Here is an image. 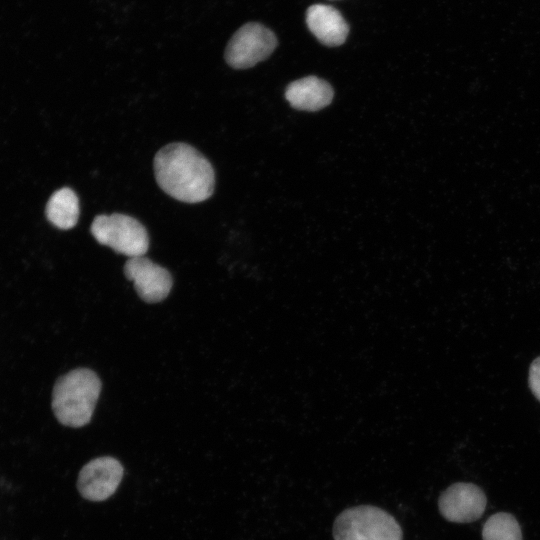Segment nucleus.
Segmentation results:
<instances>
[{"label": "nucleus", "mask_w": 540, "mask_h": 540, "mask_svg": "<svg viewBox=\"0 0 540 540\" xmlns=\"http://www.w3.org/2000/svg\"><path fill=\"white\" fill-rule=\"evenodd\" d=\"M276 46V36L269 28L249 22L233 34L225 48L224 58L234 69H247L265 60Z\"/></svg>", "instance_id": "39448f33"}, {"label": "nucleus", "mask_w": 540, "mask_h": 540, "mask_svg": "<svg viewBox=\"0 0 540 540\" xmlns=\"http://www.w3.org/2000/svg\"><path fill=\"white\" fill-rule=\"evenodd\" d=\"M528 383L531 392L540 401V356L530 365Z\"/></svg>", "instance_id": "ddd939ff"}, {"label": "nucleus", "mask_w": 540, "mask_h": 540, "mask_svg": "<svg viewBox=\"0 0 540 540\" xmlns=\"http://www.w3.org/2000/svg\"><path fill=\"white\" fill-rule=\"evenodd\" d=\"M334 540H403L402 528L385 510L360 505L341 512L333 525Z\"/></svg>", "instance_id": "7ed1b4c3"}, {"label": "nucleus", "mask_w": 540, "mask_h": 540, "mask_svg": "<svg viewBox=\"0 0 540 540\" xmlns=\"http://www.w3.org/2000/svg\"><path fill=\"white\" fill-rule=\"evenodd\" d=\"M483 540H522L517 520L508 513H497L484 524Z\"/></svg>", "instance_id": "f8f14e48"}, {"label": "nucleus", "mask_w": 540, "mask_h": 540, "mask_svg": "<svg viewBox=\"0 0 540 540\" xmlns=\"http://www.w3.org/2000/svg\"><path fill=\"white\" fill-rule=\"evenodd\" d=\"M154 174L159 187L172 198L199 203L214 192L215 173L211 163L186 143H170L154 157Z\"/></svg>", "instance_id": "f257e3e1"}, {"label": "nucleus", "mask_w": 540, "mask_h": 540, "mask_svg": "<svg viewBox=\"0 0 540 540\" xmlns=\"http://www.w3.org/2000/svg\"><path fill=\"white\" fill-rule=\"evenodd\" d=\"M124 274L133 282L138 296L147 303L164 300L173 285L169 271L144 256L129 258L124 265Z\"/></svg>", "instance_id": "423d86ee"}, {"label": "nucleus", "mask_w": 540, "mask_h": 540, "mask_svg": "<svg viewBox=\"0 0 540 540\" xmlns=\"http://www.w3.org/2000/svg\"><path fill=\"white\" fill-rule=\"evenodd\" d=\"M333 94L330 84L315 76L293 81L285 91V97L290 105L303 111H317L328 106Z\"/></svg>", "instance_id": "9d476101"}, {"label": "nucleus", "mask_w": 540, "mask_h": 540, "mask_svg": "<svg viewBox=\"0 0 540 540\" xmlns=\"http://www.w3.org/2000/svg\"><path fill=\"white\" fill-rule=\"evenodd\" d=\"M100 392L101 381L90 369L78 368L61 376L52 394V409L57 420L76 428L88 424Z\"/></svg>", "instance_id": "f03ea898"}, {"label": "nucleus", "mask_w": 540, "mask_h": 540, "mask_svg": "<svg viewBox=\"0 0 540 540\" xmlns=\"http://www.w3.org/2000/svg\"><path fill=\"white\" fill-rule=\"evenodd\" d=\"M441 515L455 523H469L479 519L486 507L483 491L471 483H455L439 497Z\"/></svg>", "instance_id": "6e6552de"}, {"label": "nucleus", "mask_w": 540, "mask_h": 540, "mask_svg": "<svg viewBox=\"0 0 540 540\" xmlns=\"http://www.w3.org/2000/svg\"><path fill=\"white\" fill-rule=\"evenodd\" d=\"M306 23L324 45L339 46L347 38L349 27L341 13L332 6L315 4L306 12Z\"/></svg>", "instance_id": "1a4fd4ad"}, {"label": "nucleus", "mask_w": 540, "mask_h": 540, "mask_svg": "<svg viewBox=\"0 0 540 540\" xmlns=\"http://www.w3.org/2000/svg\"><path fill=\"white\" fill-rule=\"evenodd\" d=\"M90 231L100 244L129 258L144 256L149 249L146 228L137 219L125 214L98 215Z\"/></svg>", "instance_id": "20e7f679"}, {"label": "nucleus", "mask_w": 540, "mask_h": 540, "mask_svg": "<svg viewBox=\"0 0 540 540\" xmlns=\"http://www.w3.org/2000/svg\"><path fill=\"white\" fill-rule=\"evenodd\" d=\"M123 476L121 463L109 456L99 457L88 462L80 471L77 487L90 501H103L117 489Z\"/></svg>", "instance_id": "0eeeda50"}, {"label": "nucleus", "mask_w": 540, "mask_h": 540, "mask_svg": "<svg viewBox=\"0 0 540 540\" xmlns=\"http://www.w3.org/2000/svg\"><path fill=\"white\" fill-rule=\"evenodd\" d=\"M45 213L49 222L57 228H73L79 218V199L76 193L68 187L55 191L47 202Z\"/></svg>", "instance_id": "9b49d317"}]
</instances>
